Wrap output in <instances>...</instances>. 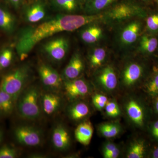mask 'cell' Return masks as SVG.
<instances>
[{
  "instance_id": "cell-8",
  "label": "cell",
  "mask_w": 158,
  "mask_h": 158,
  "mask_svg": "<svg viewBox=\"0 0 158 158\" xmlns=\"http://www.w3.org/2000/svg\"><path fill=\"white\" fill-rule=\"evenodd\" d=\"M38 73L43 85L48 91L59 92L62 88V76L48 63L40 62L38 65Z\"/></svg>"
},
{
  "instance_id": "cell-5",
  "label": "cell",
  "mask_w": 158,
  "mask_h": 158,
  "mask_svg": "<svg viewBox=\"0 0 158 158\" xmlns=\"http://www.w3.org/2000/svg\"><path fill=\"white\" fill-rule=\"evenodd\" d=\"M140 19L130 20L115 27V42L120 50L129 51L137 45L143 27Z\"/></svg>"
},
{
  "instance_id": "cell-21",
  "label": "cell",
  "mask_w": 158,
  "mask_h": 158,
  "mask_svg": "<svg viewBox=\"0 0 158 158\" xmlns=\"http://www.w3.org/2000/svg\"><path fill=\"white\" fill-rule=\"evenodd\" d=\"M138 50L143 54L153 53L158 46V40L155 37L144 34L141 35L137 44Z\"/></svg>"
},
{
  "instance_id": "cell-43",
  "label": "cell",
  "mask_w": 158,
  "mask_h": 158,
  "mask_svg": "<svg viewBox=\"0 0 158 158\" xmlns=\"http://www.w3.org/2000/svg\"><path fill=\"white\" fill-rule=\"evenodd\" d=\"M156 2L157 3V5L158 6V0H156Z\"/></svg>"
},
{
  "instance_id": "cell-40",
  "label": "cell",
  "mask_w": 158,
  "mask_h": 158,
  "mask_svg": "<svg viewBox=\"0 0 158 158\" xmlns=\"http://www.w3.org/2000/svg\"><path fill=\"white\" fill-rule=\"evenodd\" d=\"M3 133L2 130L0 128V143L2 142V140L3 139Z\"/></svg>"
},
{
  "instance_id": "cell-37",
  "label": "cell",
  "mask_w": 158,
  "mask_h": 158,
  "mask_svg": "<svg viewBox=\"0 0 158 158\" xmlns=\"http://www.w3.org/2000/svg\"><path fill=\"white\" fill-rule=\"evenodd\" d=\"M152 132L153 136L156 138H158V120L153 125Z\"/></svg>"
},
{
  "instance_id": "cell-35",
  "label": "cell",
  "mask_w": 158,
  "mask_h": 158,
  "mask_svg": "<svg viewBox=\"0 0 158 158\" xmlns=\"http://www.w3.org/2000/svg\"><path fill=\"white\" fill-rule=\"evenodd\" d=\"M119 154V150L118 148H117L113 151L105 155L104 156V157L106 158H116L118 157Z\"/></svg>"
},
{
  "instance_id": "cell-39",
  "label": "cell",
  "mask_w": 158,
  "mask_h": 158,
  "mask_svg": "<svg viewBox=\"0 0 158 158\" xmlns=\"http://www.w3.org/2000/svg\"><path fill=\"white\" fill-rule=\"evenodd\" d=\"M153 157L158 158V147L153 152Z\"/></svg>"
},
{
  "instance_id": "cell-41",
  "label": "cell",
  "mask_w": 158,
  "mask_h": 158,
  "mask_svg": "<svg viewBox=\"0 0 158 158\" xmlns=\"http://www.w3.org/2000/svg\"><path fill=\"white\" fill-rule=\"evenodd\" d=\"M156 109L157 112L158 113V98L156 100Z\"/></svg>"
},
{
  "instance_id": "cell-36",
  "label": "cell",
  "mask_w": 158,
  "mask_h": 158,
  "mask_svg": "<svg viewBox=\"0 0 158 158\" xmlns=\"http://www.w3.org/2000/svg\"><path fill=\"white\" fill-rule=\"evenodd\" d=\"M8 1L15 9H18L20 6L22 0H8Z\"/></svg>"
},
{
  "instance_id": "cell-34",
  "label": "cell",
  "mask_w": 158,
  "mask_h": 158,
  "mask_svg": "<svg viewBox=\"0 0 158 158\" xmlns=\"http://www.w3.org/2000/svg\"><path fill=\"white\" fill-rule=\"evenodd\" d=\"M116 145L113 143H108L105 145L103 149V155L107 154L117 148Z\"/></svg>"
},
{
  "instance_id": "cell-29",
  "label": "cell",
  "mask_w": 158,
  "mask_h": 158,
  "mask_svg": "<svg viewBox=\"0 0 158 158\" xmlns=\"http://www.w3.org/2000/svg\"><path fill=\"white\" fill-rule=\"evenodd\" d=\"M19 155L18 150L10 145H3L0 147V158H15Z\"/></svg>"
},
{
  "instance_id": "cell-1",
  "label": "cell",
  "mask_w": 158,
  "mask_h": 158,
  "mask_svg": "<svg viewBox=\"0 0 158 158\" xmlns=\"http://www.w3.org/2000/svg\"><path fill=\"white\" fill-rule=\"evenodd\" d=\"M101 14L87 15L59 13L37 25L26 27L20 31L15 44L18 56L21 61H23L34 47L44 40L61 32L76 31L87 24L101 21Z\"/></svg>"
},
{
  "instance_id": "cell-32",
  "label": "cell",
  "mask_w": 158,
  "mask_h": 158,
  "mask_svg": "<svg viewBox=\"0 0 158 158\" xmlns=\"http://www.w3.org/2000/svg\"><path fill=\"white\" fill-rule=\"evenodd\" d=\"M106 110L108 116L115 117L120 114V110L118 105L114 102H109L106 105Z\"/></svg>"
},
{
  "instance_id": "cell-30",
  "label": "cell",
  "mask_w": 158,
  "mask_h": 158,
  "mask_svg": "<svg viewBox=\"0 0 158 158\" xmlns=\"http://www.w3.org/2000/svg\"><path fill=\"white\" fill-rule=\"evenodd\" d=\"M146 27L149 32H158V14L154 13L146 17Z\"/></svg>"
},
{
  "instance_id": "cell-19",
  "label": "cell",
  "mask_w": 158,
  "mask_h": 158,
  "mask_svg": "<svg viewBox=\"0 0 158 158\" xmlns=\"http://www.w3.org/2000/svg\"><path fill=\"white\" fill-rule=\"evenodd\" d=\"M16 17L9 10L0 7V29L6 33L11 34L14 33L17 27Z\"/></svg>"
},
{
  "instance_id": "cell-20",
  "label": "cell",
  "mask_w": 158,
  "mask_h": 158,
  "mask_svg": "<svg viewBox=\"0 0 158 158\" xmlns=\"http://www.w3.org/2000/svg\"><path fill=\"white\" fill-rule=\"evenodd\" d=\"M93 134V128L89 122H84L78 126L75 131V137L79 143L84 145L90 144Z\"/></svg>"
},
{
  "instance_id": "cell-14",
  "label": "cell",
  "mask_w": 158,
  "mask_h": 158,
  "mask_svg": "<svg viewBox=\"0 0 158 158\" xmlns=\"http://www.w3.org/2000/svg\"><path fill=\"white\" fill-rule=\"evenodd\" d=\"M52 142L54 148L59 151L66 150L70 146V135L62 123H58L53 129Z\"/></svg>"
},
{
  "instance_id": "cell-7",
  "label": "cell",
  "mask_w": 158,
  "mask_h": 158,
  "mask_svg": "<svg viewBox=\"0 0 158 158\" xmlns=\"http://www.w3.org/2000/svg\"><path fill=\"white\" fill-rule=\"evenodd\" d=\"M15 138L19 144L27 147H37L43 142L42 131L38 128L28 125H21L15 127Z\"/></svg>"
},
{
  "instance_id": "cell-24",
  "label": "cell",
  "mask_w": 158,
  "mask_h": 158,
  "mask_svg": "<svg viewBox=\"0 0 158 158\" xmlns=\"http://www.w3.org/2000/svg\"><path fill=\"white\" fill-rule=\"evenodd\" d=\"M15 106L12 98L2 89L0 85V113L6 116L10 115Z\"/></svg>"
},
{
  "instance_id": "cell-18",
  "label": "cell",
  "mask_w": 158,
  "mask_h": 158,
  "mask_svg": "<svg viewBox=\"0 0 158 158\" xmlns=\"http://www.w3.org/2000/svg\"><path fill=\"white\" fill-rule=\"evenodd\" d=\"M97 81L108 90H113L117 85V78L114 69L110 65H107L100 69L96 76Z\"/></svg>"
},
{
  "instance_id": "cell-28",
  "label": "cell",
  "mask_w": 158,
  "mask_h": 158,
  "mask_svg": "<svg viewBox=\"0 0 158 158\" xmlns=\"http://www.w3.org/2000/svg\"><path fill=\"white\" fill-rule=\"evenodd\" d=\"M99 130L103 135L108 138L115 137L119 132L118 126L111 123H105L102 125Z\"/></svg>"
},
{
  "instance_id": "cell-22",
  "label": "cell",
  "mask_w": 158,
  "mask_h": 158,
  "mask_svg": "<svg viewBox=\"0 0 158 158\" xmlns=\"http://www.w3.org/2000/svg\"><path fill=\"white\" fill-rule=\"evenodd\" d=\"M107 56V50L106 48L97 46L90 50L88 53V61L90 67L95 69L101 66Z\"/></svg>"
},
{
  "instance_id": "cell-26",
  "label": "cell",
  "mask_w": 158,
  "mask_h": 158,
  "mask_svg": "<svg viewBox=\"0 0 158 158\" xmlns=\"http://www.w3.org/2000/svg\"><path fill=\"white\" fill-rule=\"evenodd\" d=\"M14 53L10 48H6L0 52V71L9 67L13 60Z\"/></svg>"
},
{
  "instance_id": "cell-9",
  "label": "cell",
  "mask_w": 158,
  "mask_h": 158,
  "mask_svg": "<svg viewBox=\"0 0 158 158\" xmlns=\"http://www.w3.org/2000/svg\"><path fill=\"white\" fill-rule=\"evenodd\" d=\"M97 21L87 24L80 29L79 35L83 42L87 44H95L104 38V29Z\"/></svg>"
},
{
  "instance_id": "cell-17",
  "label": "cell",
  "mask_w": 158,
  "mask_h": 158,
  "mask_svg": "<svg viewBox=\"0 0 158 158\" xmlns=\"http://www.w3.org/2000/svg\"><path fill=\"white\" fill-rule=\"evenodd\" d=\"M143 68L141 64L136 62L129 63L122 73V81L126 86L135 85L142 77Z\"/></svg>"
},
{
  "instance_id": "cell-6",
  "label": "cell",
  "mask_w": 158,
  "mask_h": 158,
  "mask_svg": "<svg viewBox=\"0 0 158 158\" xmlns=\"http://www.w3.org/2000/svg\"><path fill=\"white\" fill-rule=\"evenodd\" d=\"M70 43L64 36L52 37L45 41L41 47V53L52 63H59L66 57L69 50Z\"/></svg>"
},
{
  "instance_id": "cell-4",
  "label": "cell",
  "mask_w": 158,
  "mask_h": 158,
  "mask_svg": "<svg viewBox=\"0 0 158 158\" xmlns=\"http://www.w3.org/2000/svg\"><path fill=\"white\" fill-rule=\"evenodd\" d=\"M41 91L36 85H29L20 94L15 103L18 114L23 119L36 120L42 115Z\"/></svg>"
},
{
  "instance_id": "cell-3",
  "label": "cell",
  "mask_w": 158,
  "mask_h": 158,
  "mask_svg": "<svg viewBox=\"0 0 158 158\" xmlns=\"http://www.w3.org/2000/svg\"><path fill=\"white\" fill-rule=\"evenodd\" d=\"M32 76L31 65L23 63L4 75L0 82L1 88L9 94L16 103L20 94L30 85Z\"/></svg>"
},
{
  "instance_id": "cell-33",
  "label": "cell",
  "mask_w": 158,
  "mask_h": 158,
  "mask_svg": "<svg viewBox=\"0 0 158 158\" xmlns=\"http://www.w3.org/2000/svg\"><path fill=\"white\" fill-rule=\"evenodd\" d=\"M148 91L152 95L158 94V73L154 76L147 86Z\"/></svg>"
},
{
  "instance_id": "cell-23",
  "label": "cell",
  "mask_w": 158,
  "mask_h": 158,
  "mask_svg": "<svg viewBox=\"0 0 158 158\" xmlns=\"http://www.w3.org/2000/svg\"><path fill=\"white\" fill-rule=\"evenodd\" d=\"M129 118L135 124L141 126L144 123V113L141 106L135 101H130L126 106Z\"/></svg>"
},
{
  "instance_id": "cell-25",
  "label": "cell",
  "mask_w": 158,
  "mask_h": 158,
  "mask_svg": "<svg viewBox=\"0 0 158 158\" xmlns=\"http://www.w3.org/2000/svg\"><path fill=\"white\" fill-rule=\"evenodd\" d=\"M89 113V109L88 105L82 102L72 105L68 110L69 117L75 120L83 119L88 116Z\"/></svg>"
},
{
  "instance_id": "cell-2",
  "label": "cell",
  "mask_w": 158,
  "mask_h": 158,
  "mask_svg": "<svg viewBox=\"0 0 158 158\" xmlns=\"http://www.w3.org/2000/svg\"><path fill=\"white\" fill-rule=\"evenodd\" d=\"M101 15L100 21L112 27L130 20L147 16L145 9L134 0H119Z\"/></svg>"
},
{
  "instance_id": "cell-38",
  "label": "cell",
  "mask_w": 158,
  "mask_h": 158,
  "mask_svg": "<svg viewBox=\"0 0 158 158\" xmlns=\"http://www.w3.org/2000/svg\"><path fill=\"white\" fill-rule=\"evenodd\" d=\"M29 157L31 158H46L47 156L46 155L43 154L36 153L33 154L29 156Z\"/></svg>"
},
{
  "instance_id": "cell-31",
  "label": "cell",
  "mask_w": 158,
  "mask_h": 158,
  "mask_svg": "<svg viewBox=\"0 0 158 158\" xmlns=\"http://www.w3.org/2000/svg\"><path fill=\"white\" fill-rule=\"evenodd\" d=\"M108 102L107 98L102 94H96L93 96L92 98L94 105L96 109L99 110H101L105 107Z\"/></svg>"
},
{
  "instance_id": "cell-11",
  "label": "cell",
  "mask_w": 158,
  "mask_h": 158,
  "mask_svg": "<svg viewBox=\"0 0 158 158\" xmlns=\"http://www.w3.org/2000/svg\"><path fill=\"white\" fill-rule=\"evenodd\" d=\"M62 88L64 89L66 96L71 100L86 96L89 91L88 84L82 79L63 80Z\"/></svg>"
},
{
  "instance_id": "cell-15",
  "label": "cell",
  "mask_w": 158,
  "mask_h": 158,
  "mask_svg": "<svg viewBox=\"0 0 158 158\" xmlns=\"http://www.w3.org/2000/svg\"><path fill=\"white\" fill-rule=\"evenodd\" d=\"M47 15V10L45 4L38 1L26 8L24 11L23 19L26 22L35 23L45 19Z\"/></svg>"
},
{
  "instance_id": "cell-13",
  "label": "cell",
  "mask_w": 158,
  "mask_h": 158,
  "mask_svg": "<svg viewBox=\"0 0 158 158\" xmlns=\"http://www.w3.org/2000/svg\"><path fill=\"white\" fill-rule=\"evenodd\" d=\"M85 0H50L51 6L61 14H78L83 11Z\"/></svg>"
},
{
  "instance_id": "cell-10",
  "label": "cell",
  "mask_w": 158,
  "mask_h": 158,
  "mask_svg": "<svg viewBox=\"0 0 158 158\" xmlns=\"http://www.w3.org/2000/svg\"><path fill=\"white\" fill-rule=\"evenodd\" d=\"M40 103L43 113L52 116L58 113L62 107V99L58 92H41Z\"/></svg>"
},
{
  "instance_id": "cell-42",
  "label": "cell",
  "mask_w": 158,
  "mask_h": 158,
  "mask_svg": "<svg viewBox=\"0 0 158 158\" xmlns=\"http://www.w3.org/2000/svg\"><path fill=\"white\" fill-rule=\"evenodd\" d=\"M134 1H142V2H148V1H150V0H134Z\"/></svg>"
},
{
  "instance_id": "cell-27",
  "label": "cell",
  "mask_w": 158,
  "mask_h": 158,
  "mask_svg": "<svg viewBox=\"0 0 158 158\" xmlns=\"http://www.w3.org/2000/svg\"><path fill=\"white\" fill-rule=\"evenodd\" d=\"M145 153V146L142 141H136L133 143L128 152V158H142L144 157Z\"/></svg>"
},
{
  "instance_id": "cell-12",
  "label": "cell",
  "mask_w": 158,
  "mask_h": 158,
  "mask_svg": "<svg viewBox=\"0 0 158 158\" xmlns=\"http://www.w3.org/2000/svg\"><path fill=\"white\" fill-rule=\"evenodd\" d=\"M85 68V63L81 55L79 52L73 53L67 65L63 71L62 76L63 80L78 78Z\"/></svg>"
},
{
  "instance_id": "cell-16",
  "label": "cell",
  "mask_w": 158,
  "mask_h": 158,
  "mask_svg": "<svg viewBox=\"0 0 158 158\" xmlns=\"http://www.w3.org/2000/svg\"><path fill=\"white\" fill-rule=\"evenodd\" d=\"M119 0H85L83 11L87 15L100 14Z\"/></svg>"
}]
</instances>
